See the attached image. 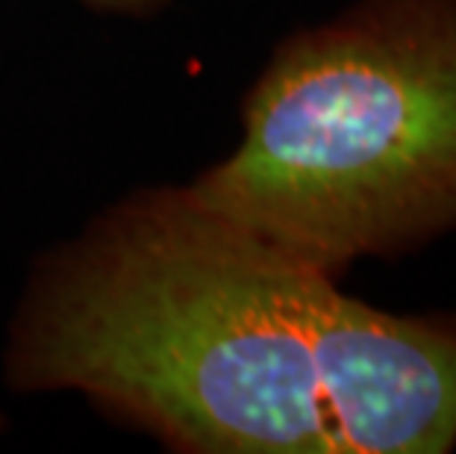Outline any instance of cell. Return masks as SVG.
I'll return each instance as SVG.
<instances>
[{
	"label": "cell",
	"instance_id": "1",
	"mask_svg": "<svg viewBox=\"0 0 456 454\" xmlns=\"http://www.w3.org/2000/svg\"><path fill=\"white\" fill-rule=\"evenodd\" d=\"M4 375L24 395H83L183 454L456 446V325L342 293L189 183L133 189L36 260Z\"/></svg>",
	"mask_w": 456,
	"mask_h": 454
},
{
	"label": "cell",
	"instance_id": "2",
	"mask_svg": "<svg viewBox=\"0 0 456 454\" xmlns=\"http://www.w3.org/2000/svg\"><path fill=\"white\" fill-rule=\"evenodd\" d=\"M200 204L342 275L456 230V0H356L271 54Z\"/></svg>",
	"mask_w": 456,
	"mask_h": 454
},
{
	"label": "cell",
	"instance_id": "3",
	"mask_svg": "<svg viewBox=\"0 0 456 454\" xmlns=\"http://www.w3.org/2000/svg\"><path fill=\"white\" fill-rule=\"evenodd\" d=\"M86 9L110 18H151L168 6V0H80Z\"/></svg>",
	"mask_w": 456,
	"mask_h": 454
},
{
	"label": "cell",
	"instance_id": "4",
	"mask_svg": "<svg viewBox=\"0 0 456 454\" xmlns=\"http://www.w3.org/2000/svg\"><path fill=\"white\" fill-rule=\"evenodd\" d=\"M6 431V417H4V410H0V433Z\"/></svg>",
	"mask_w": 456,
	"mask_h": 454
}]
</instances>
